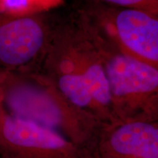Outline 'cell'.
<instances>
[{
    "label": "cell",
    "mask_w": 158,
    "mask_h": 158,
    "mask_svg": "<svg viewBox=\"0 0 158 158\" xmlns=\"http://www.w3.org/2000/svg\"><path fill=\"white\" fill-rule=\"evenodd\" d=\"M0 93L10 115L50 128L81 147L91 146L102 127L52 85L5 73L0 75Z\"/></svg>",
    "instance_id": "obj_1"
},
{
    "label": "cell",
    "mask_w": 158,
    "mask_h": 158,
    "mask_svg": "<svg viewBox=\"0 0 158 158\" xmlns=\"http://www.w3.org/2000/svg\"><path fill=\"white\" fill-rule=\"evenodd\" d=\"M102 64L109 85L116 121H155L158 69L120 52L104 55Z\"/></svg>",
    "instance_id": "obj_2"
},
{
    "label": "cell",
    "mask_w": 158,
    "mask_h": 158,
    "mask_svg": "<svg viewBox=\"0 0 158 158\" xmlns=\"http://www.w3.org/2000/svg\"><path fill=\"white\" fill-rule=\"evenodd\" d=\"M0 158H94L54 130L10 115L0 105Z\"/></svg>",
    "instance_id": "obj_3"
},
{
    "label": "cell",
    "mask_w": 158,
    "mask_h": 158,
    "mask_svg": "<svg viewBox=\"0 0 158 158\" xmlns=\"http://www.w3.org/2000/svg\"><path fill=\"white\" fill-rule=\"evenodd\" d=\"M61 65L56 87L71 104L102 126L115 123L109 85L100 59H83Z\"/></svg>",
    "instance_id": "obj_4"
},
{
    "label": "cell",
    "mask_w": 158,
    "mask_h": 158,
    "mask_svg": "<svg viewBox=\"0 0 158 158\" xmlns=\"http://www.w3.org/2000/svg\"><path fill=\"white\" fill-rule=\"evenodd\" d=\"M47 36L44 23L37 14H0V74L28 68L42 53Z\"/></svg>",
    "instance_id": "obj_5"
},
{
    "label": "cell",
    "mask_w": 158,
    "mask_h": 158,
    "mask_svg": "<svg viewBox=\"0 0 158 158\" xmlns=\"http://www.w3.org/2000/svg\"><path fill=\"white\" fill-rule=\"evenodd\" d=\"M93 143L94 158H158L157 123L128 120L102 126Z\"/></svg>",
    "instance_id": "obj_6"
},
{
    "label": "cell",
    "mask_w": 158,
    "mask_h": 158,
    "mask_svg": "<svg viewBox=\"0 0 158 158\" xmlns=\"http://www.w3.org/2000/svg\"><path fill=\"white\" fill-rule=\"evenodd\" d=\"M111 15L121 52L158 68L157 16L125 7Z\"/></svg>",
    "instance_id": "obj_7"
},
{
    "label": "cell",
    "mask_w": 158,
    "mask_h": 158,
    "mask_svg": "<svg viewBox=\"0 0 158 158\" xmlns=\"http://www.w3.org/2000/svg\"><path fill=\"white\" fill-rule=\"evenodd\" d=\"M62 2L63 0H0V14L11 16L35 15Z\"/></svg>",
    "instance_id": "obj_8"
},
{
    "label": "cell",
    "mask_w": 158,
    "mask_h": 158,
    "mask_svg": "<svg viewBox=\"0 0 158 158\" xmlns=\"http://www.w3.org/2000/svg\"><path fill=\"white\" fill-rule=\"evenodd\" d=\"M125 8L141 10L157 16L158 0H101Z\"/></svg>",
    "instance_id": "obj_9"
},
{
    "label": "cell",
    "mask_w": 158,
    "mask_h": 158,
    "mask_svg": "<svg viewBox=\"0 0 158 158\" xmlns=\"http://www.w3.org/2000/svg\"><path fill=\"white\" fill-rule=\"evenodd\" d=\"M2 103V97H1V93H0V105Z\"/></svg>",
    "instance_id": "obj_10"
}]
</instances>
